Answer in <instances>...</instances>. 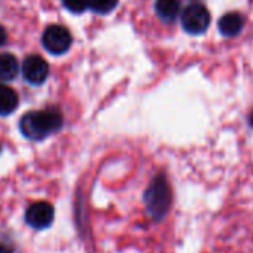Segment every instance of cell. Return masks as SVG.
Here are the masks:
<instances>
[{
    "mask_svg": "<svg viewBox=\"0 0 253 253\" xmlns=\"http://www.w3.org/2000/svg\"><path fill=\"white\" fill-rule=\"evenodd\" d=\"M63 126V115L55 109L29 112L21 118L20 130L32 140H43Z\"/></svg>",
    "mask_w": 253,
    "mask_h": 253,
    "instance_id": "1",
    "label": "cell"
},
{
    "mask_svg": "<svg viewBox=\"0 0 253 253\" xmlns=\"http://www.w3.org/2000/svg\"><path fill=\"white\" fill-rule=\"evenodd\" d=\"M180 21L185 32L191 35H201L210 26V12L206 6L200 3H192L183 9Z\"/></svg>",
    "mask_w": 253,
    "mask_h": 253,
    "instance_id": "2",
    "label": "cell"
},
{
    "mask_svg": "<svg viewBox=\"0 0 253 253\" xmlns=\"http://www.w3.org/2000/svg\"><path fill=\"white\" fill-rule=\"evenodd\" d=\"M42 43L45 49L54 55H61L69 51L72 45V35L63 26H49L42 36Z\"/></svg>",
    "mask_w": 253,
    "mask_h": 253,
    "instance_id": "3",
    "label": "cell"
},
{
    "mask_svg": "<svg viewBox=\"0 0 253 253\" xmlns=\"http://www.w3.org/2000/svg\"><path fill=\"white\" fill-rule=\"evenodd\" d=\"M146 200H148V207L155 217L157 216L161 217L166 214L169 209V203H170V194H169V188L164 179H158V180L155 179V182L148 191Z\"/></svg>",
    "mask_w": 253,
    "mask_h": 253,
    "instance_id": "4",
    "label": "cell"
},
{
    "mask_svg": "<svg viewBox=\"0 0 253 253\" xmlns=\"http://www.w3.org/2000/svg\"><path fill=\"white\" fill-rule=\"evenodd\" d=\"M23 76L32 85H41L49 75V66L41 55H29L23 61Z\"/></svg>",
    "mask_w": 253,
    "mask_h": 253,
    "instance_id": "5",
    "label": "cell"
},
{
    "mask_svg": "<svg viewBox=\"0 0 253 253\" xmlns=\"http://www.w3.org/2000/svg\"><path fill=\"white\" fill-rule=\"evenodd\" d=\"M54 220V207L49 203L39 201L32 204L26 211V222L35 229H45Z\"/></svg>",
    "mask_w": 253,
    "mask_h": 253,
    "instance_id": "6",
    "label": "cell"
},
{
    "mask_svg": "<svg viewBox=\"0 0 253 253\" xmlns=\"http://www.w3.org/2000/svg\"><path fill=\"white\" fill-rule=\"evenodd\" d=\"M244 27V17L238 12H228L219 20V30L223 36L232 38L241 33Z\"/></svg>",
    "mask_w": 253,
    "mask_h": 253,
    "instance_id": "7",
    "label": "cell"
},
{
    "mask_svg": "<svg viewBox=\"0 0 253 253\" xmlns=\"http://www.w3.org/2000/svg\"><path fill=\"white\" fill-rule=\"evenodd\" d=\"M155 11L164 21H174L180 14V0H157Z\"/></svg>",
    "mask_w": 253,
    "mask_h": 253,
    "instance_id": "8",
    "label": "cell"
},
{
    "mask_svg": "<svg viewBox=\"0 0 253 253\" xmlns=\"http://www.w3.org/2000/svg\"><path fill=\"white\" fill-rule=\"evenodd\" d=\"M18 106V95L17 92L8 86L0 84V115H11Z\"/></svg>",
    "mask_w": 253,
    "mask_h": 253,
    "instance_id": "9",
    "label": "cell"
},
{
    "mask_svg": "<svg viewBox=\"0 0 253 253\" xmlns=\"http://www.w3.org/2000/svg\"><path fill=\"white\" fill-rule=\"evenodd\" d=\"M20 70L18 61L12 54H0V81H12Z\"/></svg>",
    "mask_w": 253,
    "mask_h": 253,
    "instance_id": "10",
    "label": "cell"
},
{
    "mask_svg": "<svg viewBox=\"0 0 253 253\" xmlns=\"http://www.w3.org/2000/svg\"><path fill=\"white\" fill-rule=\"evenodd\" d=\"M118 5V0H89V8L100 15L112 12Z\"/></svg>",
    "mask_w": 253,
    "mask_h": 253,
    "instance_id": "11",
    "label": "cell"
},
{
    "mask_svg": "<svg viewBox=\"0 0 253 253\" xmlns=\"http://www.w3.org/2000/svg\"><path fill=\"white\" fill-rule=\"evenodd\" d=\"M63 5L73 14H81L89 8V0H63Z\"/></svg>",
    "mask_w": 253,
    "mask_h": 253,
    "instance_id": "12",
    "label": "cell"
},
{
    "mask_svg": "<svg viewBox=\"0 0 253 253\" xmlns=\"http://www.w3.org/2000/svg\"><path fill=\"white\" fill-rule=\"evenodd\" d=\"M0 253H14V246L8 241H0Z\"/></svg>",
    "mask_w": 253,
    "mask_h": 253,
    "instance_id": "13",
    "label": "cell"
},
{
    "mask_svg": "<svg viewBox=\"0 0 253 253\" xmlns=\"http://www.w3.org/2000/svg\"><path fill=\"white\" fill-rule=\"evenodd\" d=\"M5 42H6V32L2 26H0V46H2Z\"/></svg>",
    "mask_w": 253,
    "mask_h": 253,
    "instance_id": "14",
    "label": "cell"
}]
</instances>
